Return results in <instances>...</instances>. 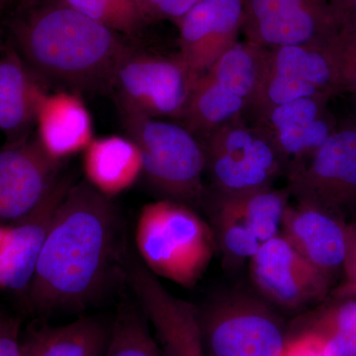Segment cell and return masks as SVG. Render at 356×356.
I'll return each instance as SVG.
<instances>
[{
	"label": "cell",
	"mask_w": 356,
	"mask_h": 356,
	"mask_svg": "<svg viewBox=\"0 0 356 356\" xmlns=\"http://www.w3.org/2000/svg\"><path fill=\"white\" fill-rule=\"evenodd\" d=\"M125 224L111 198L72 184L40 254L28 306L40 318L81 314L127 284Z\"/></svg>",
	"instance_id": "cell-1"
},
{
	"label": "cell",
	"mask_w": 356,
	"mask_h": 356,
	"mask_svg": "<svg viewBox=\"0 0 356 356\" xmlns=\"http://www.w3.org/2000/svg\"><path fill=\"white\" fill-rule=\"evenodd\" d=\"M20 56L42 83L74 91L111 89L117 67L131 51L117 32L72 7L35 16L18 35Z\"/></svg>",
	"instance_id": "cell-2"
},
{
	"label": "cell",
	"mask_w": 356,
	"mask_h": 356,
	"mask_svg": "<svg viewBox=\"0 0 356 356\" xmlns=\"http://www.w3.org/2000/svg\"><path fill=\"white\" fill-rule=\"evenodd\" d=\"M136 254L156 277L195 286L217 248L212 227L194 208L170 199L147 203L135 228Z\"/></svg>",
	"instance_id": "cell-3"
},
{
	"label": "cell",
	"mask_w": 356,
	"mask_h": 356,
	"mask_svg": "<svg viewBox=\"0 0 356 356\" xmlns=\"http://www.w3.org/2000/svg\"><path fill=\"white\" fill-rule=\"evenodd\" d=\"M128 137L139 147L143 175L163 199L203 206L205 149L202 140L182 124L139 115L123 114Z\"/></svg>",
	"instance_id": "cell-4"
},
{
	"label": "cell",
	"mask_w": 356,
	"mask_h": 356,
	"mask_svg": "<svg viewBox=\"0 0 356 356\" xmlns=\"http://www.w3.org/2000/svg\"><path fill=\"white\" fill-rule=\"evenodd\" d=\"M266 49L247 40L232 47L198 77L180 121L199 139L245 117L261 81Z\"/></svg>",
	"instance_id": "cell-5"
},
{
	"label": "cell",
	"mask_w": 356,
	"mask_h": 356,
	"mask_svg": "<svg viewBox=\"0 0 356 356\" xmlns=\"http://www.w3.org/2000/svg\"><path fill=\"white\" fill-rule=\"evenodd\" d=\"M212 193L233 195L270 188L284 173L273 143L245 117L229 122L203 140Z\"/></svg>",
	"instance_id": "cell-6"
},
{
	"label": "cell",
	"mask_w": 356,
	"mask_h": 356,
	"mask_svg": "<svg viewBox=\"0 0 356 356\" xmlns=\"http://www.w3.org/2000/svg\"><path fill=\"white\" fill-rule=\"evenodd\" d=\"M199 76L179 56L131 50L117 67L110 90L123 114L180 120Z\"/></svg>",
	"instance_id": "cell-7"
},
{
	"label": "cell",
	"mask_w": 356,
	"mask_h": 356,
	"mask_svg": "<svg viewBox=\"0 0 356 356\" xmlns=\"http://www.w3.org/2000/svg\"><path fill=\"white\" fill-rule=\"evenodd\" d=\"M286 191L298 203L337 217L356 215V127L337 129L302 165L287 173Z\"/></svg>",
	"instance_id": "cell-8"
},
{
	"label": "cell",
	"mask_w": 356,
	"mask_h": 356,
	"mask_svg": "<svg viewBox=\"0 0 356 356\" xmlns=\"http://www.w3.org/2000/svg\"><path fill=\"white\" fill-rule=\"evenodd\" d=\"M341 95L327 46L295 44L266 49L261 81L248 114L305 97L332 99Z\"/></svg>",
	"instance_id": "cell-9"
},
{
	"label": "cell",
	"mask_w": 356,
	"mask_h": 356,
	"mask_svg": "<svg viewBox=\"0 0 356 356\" xmlns=\"http://www.w3.org/2000/svg\"><path fill=\"white\" fill-rule=\"evenodd\" d=\"M198 318L211 356H280L286 343L276 316L250 297L218 301L198 311Z\"/></svg>",
	"instance_id": "cell-10"
},
{
	"label": "cell",
	"mask_w": 356,
	"mask_h": 356,
	"mask_svg": "<svg viewBox=\"0 0 356 356\" xmlns=\"http://www.w3.org/2000/svg\"><path fill=\"white\" fill-rule=\"evenodd\" d=\"M289 196L273 187L233 195L208 191L203 206L209 208L217 245L234 261L250 259L280 234Z\"/></svg>",
	"instance_id": "cell-11"
},
{
	"label": "cell",
	"mask_w": 356,
	"mask_h": 356,
	"mask_svg": "<svg viewBox=\"0 0 356 356\" xmlns=\"http://www.w3.org/2000/svg\"><path fill=\"white\" fill-rule=\"evenodd\" d=\"M245 40L264 49L327 46L339 31L327 0H243Z\"/></svg>",
	"instance_id": "cell-12"
},
{
	"label": "cell",
	"mask_w": 356,
	"mask_h": 356,
	"mask_svg": "<svg viewBox=\"0 0 356 356\" xmlns=\"http://www.w3.org/2000/svg\"><path fill=\"white\" fill-rule=\"evenodd\" d=\"M250 273L264 297L287 309L303 308L325 298L332 282L282 234L267 241L250 257Z\"/></svg>",
	"instance_id": "cell-13"
},
{
	"label": "cell",
	"mask_w": 356,
	"mask_h": 356,
	"mask_svg": "<svg viewBox=\"0 0 356 356\" xmlns=\"http://www.w3.org/2000/svg\"><path fill=\"white\" fill-rule=\"evenodd\" d=\"M36 137L7 140L0 147V224L9 225L36 209L63 175Z\"/></svg>",
	"instance_id": "cell-14"
},
{
	"label": "cell",
	"mask_w": 356,
	"mask_h": 356,
	"mask_svg": "<svg viewBox=\"0 0 356 356\" xmlns=\"http://www.w3.org/2000/svg\"><path fill=\"white\" fill-rule=\"evenodd\" d=\"M327 98L305 97L276 105L252 117L273 143L284 173L310 158L337 130L327 112Z\"/></svg>",
	"instance_id": "cell-15"
},
{
	"label": "cell",
	"mask_w": 356,
	"mask_h": 356,
	"mask_svg": "<svg viewBox=\"0 0 356 356\" xmlns=\"http://www.w3.org/2000/svg\"><path fill=\"white\" fill-rule=\"evenodd\" d=\"M243 0H199L177 23L179 57L201 76L238 42L243 30Z\"/></svg>",
	"instance_id": "cell-16"
},
{
	"label": "cell",
	"mask_w": 356,
	"mask_h": 356,
	"mask_svg": "<svg viewBox=\"0 0 356 356\" xmlns=\"http://www.w3.org/2000/svg\"><path fill=\"white\" fill-rule=\"evenodd\" d=\"M74 182L60 178L55 188L27 216L6 225L0 241V288L27 293L42 248L60 204Z\"/></svg>",
	"instance_id": "cell-17"
},
{
	"label": "cell",
	"mask_w": 356,
	"mask_h": 356,
	"mask_svg": "<svg viewBox=\"0 0 356 356\" xmlns=\"http://www.w3.org/2000/svg\"><path fill=\"white\" fill-rule=\"evenodd\" d=\"M137 301L163 356H207L197 308L172 295L156 280L139 288Z\"/></svg>",
	"instance_id": "cell-18"
},
{
	"label": "cell",
	"mask_w": 356,
	"mask_h": 356,
	"mask_svg": "<svg viewBox=\"0 0 356 356\" xmlns=\"http://www.w3.org/2000/svg\"><path fill=\"white\" fill-rule=\"evenodd\" d=\"M346 224L332 213L298 203L293 207L288 205L281 234L314 266L332 278L343 269L348 250Z\"/></svg>",
	"instance_id": "cell-19"
},
{
	"label": "cell",
	"mask_w": 356,
	"mask_h": 356,
	"mask_svg": "<svg viewBox=\"0 0 356 356\" xmlns=\"http://www.w3.org/2000/svg\"><path fill=\"white\" fill-rule=\"evenodd\" d=\"M35 125L40 146L58 163L83 153L95 139L88 107L72 91L48 93L40 105Z\"/></svg>",
	"instance_id": "cell-20"
},
{
	"label": "cell",
	"mask_w": 356,
	"mask_h": 356,
	"mask_svg": "<svg viewBox=\"0 0 356 356\" xmlns=\"http://www.w3.org/2000/svg\"><path fill=\"white\" fill-rule=\"evenodd\" d=\"M48 92L17 54L0 58V131L7 140L29 136Z\"/></svg>",
	"instance_id": "cell-21"
},
{
	"label": "cell",
	"mask_w": 356,
	"mask_h": 356,
	"mask_svg": "<svg viewBox=\"0 0 356 356\" xmlns=\"http://www.w3.org/2000/svg\"><path fill=\"white\" fill-rule=\"evenodd\" d=\"M83 168L84 180L112 198L127 191L142 177V156L128 136L95 138L84 149Z\"/></svg>",
	"instance_id": "cell-22"
},
{
	"label": "cell",
	"mask_w": 356,
	"mask_h": 356,
	"mask_svg": "<svg viewBox=\"0 0 356 356\" xmlns=\"http://www.w3.org/2000/svg\"><path fill=\"white\" fill-rule=\"evenodd\" d=\"M110 327L95 316L65 325H35L21 339L23 356H103Z\"/></svg>",
	"instance_id": "cell-23"
},
{
	"label": "cell",
	"mask_w": 356,
	"mask_h": 356,
	"mask_svg": "<svg viewBox=\"0 0 356 356\" xmlns=\"http://www.w3.org/2000/svg\"><path fill=\"white\" fill-rule=\"evenodd\" d=\"M300 331L317 337L327 356H356V295L318 312Z\"/></svg>",
	"instance_id": "cell-24"
},
{
	"label": "cell",
	"mask_w": 356,
	"mask_h": 356,
	"mask_svg": "<svg viewBox=\"0 0 356 356\" xmlns=\"http://www.w3.org/2000/svg\"><path fill=\"white\" fill-rule=\"evenodd\" d=\"M103 356H163L137 302H122L110 327Z\"/></svg>",
	"instance_id": "cell-25"
},
{
	"label": "cell",
	"mask_w": 356,
	"mask_h": 356,
	"mask_svg": "<svg viewBox=\"0 0 356 356\" xmlns=\"http://www.w3.org/2000/svg\"><path fill=\"white\" fill-rule=\"evenodd\" d=\"M67 6L115 32L131 34L143 18L136 0H65Z\"/></svg>",
	"instance_id": "cell-26"
},
{
	"label": "cell",
	"mask_w": 356,
	"mask_h": 356,
	"mask_svg": "<svg viewBox=\"0 0 356 356\" xmlns=\"http://www.w3.org/2000/svg\"><path fill=\"white\" fill-rule=\"evenodd\" d=\"M341 93L356 96V28L339 29L327 44Z\"/></svg>",
	"instance_id": "cell-27"
},
{
	"label": "cell",
	"mask_w": 356,
	"mask_h": 356,
	"mask_svg": "<svg viewBox=\"0 0 356 356\" xmlns=\"http://www.w3.org/2000/svg\"><path fill=\"white\" fill-rule=\"evenodd\" d=\"M199 0H136L143 18L172 19L179 22Z\"/></svg>",
	"instance_id": "cell-28"
},
{
	"label": "cell",
	"mask_w": 356,
	"mask_h": 356,
	"mask_svg": "<svg viewBox=\"0 0 356 356\" xmlns=\"http://www.w3.org/2000/svg\"><path fill=\"white\" fill-rule=\"evenodd\" d=\"M280 356H327L317 337L308 332L299 331L288 336Z\"/></svg>",
	"instance_id": "cell-29"
},
{
	"label": "cell",
	"mask_w": 356,
	"mask_h": 356,
	"mask_svg": "<svg viewBox=\"0 0 356 356\" xmlns=\"http://www.w3.org/2000/svg\"><path fill=\"white\" fill-rule=\"evenodd\" d=\"M21 339L19 321L0 317V356H23Z\"/></svg>",
	"instance_id": "cell-30"
},
{
	"label": "cell",
	"mask_w": 356,
	"mask_h": 356,
	"mask_svg": "<svg viewBox=\"0 0 356 356\" xmlns=\"http://www.w3.org/2000/svg\"><path fill=\"white\" fill-rule=\"evenodd\" d=\"M348 250L343 264V273L346 277V290L356 295V222L346 224Z\"/></svg>",
	"instance_id": "cell-31"
},
{
	"label": "cell",
	"mask_w": 356,
	"mask_h": 356,
	"mask_svg": "<svg viewBox=\"0 0 356 356\" xmlns=\"http://www.w3.org/2000/svg\"><path fill=\"white\" fill-rule=\"evenodd\" d=\"M339 29L356 28V0H327Z\"/></svg>",
	"instance_id": "cell-32"
},
{
	"label": "cell",
	"mask_w": 356,
	"mask_h": 356,
	"mask_svg": "<svg viewBox=\"0 0 356 356\" xmlns=\"http://www.w3.org/2000/svg\"><path fill=\"white\" fill-rule=\"evenodd\" d=\"M4 229H6V225L0 224V241H1L2 236H3Z\"/></svg>",
	"instance_id": "cell-33"
},
{
	"label": "cell",
	"mask_w": 356,
	"mask_h": 356,
	"mask_svg": "<svg viewBox=\"0 0 356 356\" xmlns=\"http://www.w3.org/2000/svg\"><path fill=\"white\" fill-rule=\"evenodd\" d=\"M351 124L356 127V96H355V118H353V122Z\"/></svg>",
	"instance_id": "cell-34"
}]
</instances>
